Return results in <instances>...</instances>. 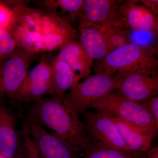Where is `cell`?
I'll list each match as a JSON object with an SVG mask.
<instances>
[{
	"instance_id": "484cf974",
	"label": "cell",
	"mask_w": 158,
	"mask_h": 158,
	"mask_svg": "<svg viewBox=\"0 0 158 158\" xmlns=\"http://www.w3.org/2000/svg\"><path fill=\"white\" fill-rule=\"evenodd\" d=\"M137 2L156 16H158V0H137Z\"/></svg>"
},
{
	"instance_id": "6da1fadb",
	"label": "cell",
	"mask_w": 158,
	"mask_h": 158,
	"mask_svg": "<svg viewBox=\"0 0 158 158\" xmlns=\"http://www.w3.org/2000/svg\"><path fill=\"white\" fill-rule=\"evenodd\" d=\"M12 31L22 49L32 53L52 50L65 40H78V31L56 12L31 9L24 4L12 9Z\"/></svg>"
},
{
	"instance_id": "4fadbf2b",
	"label": "cell",
	"mask_w": 158,
	"mask_h": 158,
	"mask_svg": "<svg viewBox=\"0 0 158 158\" xmlns=\"http://www.w3.org/2000/svg\"><path fill=\"white\" fill-rule=\"evenodd\" d=\"M118 10L125 19L127 29L148 31L158 35V16L137 2V0L122 1Z\"/></svg>"
},
{
	"instance_id": "cb8c5ba5",
	"label": "cell",
	"mask_w": 158,
	"mask_h": 158,
	"mask_svg": "<svg viewBox=\"0 0 158 158\" xmlns=\"http://www.w3.org/2000/svg\"><path fill=\"white\" fill-rule=\"evenodd\" d=\"M13 19L12 9L0 1V29L9 28Z\"/></svg>"
},
{
	"instance_id": "ba28073f",
	"label": "cell",
	"mask_w": 158,
	"mask_h": 158,
	"mask_svg": "<svg viewBox=\"0 0 158 158\" xmlns=\"http://www.w3.org/2000/svg\"><path fill=\"white\" fill-rule=\"evenodd\" d=\"M35 56L22 49L0 62V99L13 100L28 73Z\"/></svg>"
},
{
	"instance_id": "5b68a950",
	"label": "cell",
	"mask_w": 158,
	"mask_h": 158,
	"mask_svg": "<svg viewBox=\"0 0 158 158\" xmlns=\"http://www.w3.org/2000/svg\"><path fill=\"white\" fill-rule=\"evenodd\" d=\"M121 77L118 73L112 75L95 73L77 83L62 99L79 116L82 115L94 102L117 90Z\"/></svg>"
},
{
	"instance_id": "277c9868",
	"label": "cell",
	"mask_w": 158,
	"mask_h": 158,
	"mask_svg": "<svg viewBox=\"0 0 158 158\" xmlns=\"http://www.w3.org/2000/svg\"><path fill=\"white\" fill-rule=\"evenodd\" d=\"M89 109L121 119L155 137L157 135L158 127L143 103L125 98L116 90L94 102Z\"/></svg>"
},
{
	"instance_id": "d4e9b609",
	"label": "cell",
	"mask_w": 158,
	"mask_h": 158,
	"mask_svg": "<svg viewBox=\"0 0 158 158\" xmlns=\"http://www.w3.org/2000/svg\"><path fill=\"white\" fill-rule=\"evenodd\" d=\"M142 103L158 127V96L153 97Z\"/></svg>"
},
{
	"instance_id": "7c38bea8",
	"label": "cell",
	"mask_w": 158,
	"mask_h": 158,
	"mask_svg": "<svg viewBox=\"0 0 158 158\" xmlns=\"http://www.w3.org/2000/svg\"><path fill=\"white\" fill-rule=\"evenodd\" d=\"M16 118L8 106L6 99H0V153L7 158H16L20 138Z\"/></svg>"
},
{
	"instance_id": "7402d4cb",
	"label": "cell",
	"mask_w": 158,
	"mask_h": 158,
	"mask_svg": "<svg viewBox=\"0 0 158 158\" xmlns=\"http://www.w3.org/2000/svg\"><path fill=\"white\" fill-rule=\"evenodd\" d=\"M19 132L20 145L16 158H40L29 135L24 121Z\"/></svg>"
},
{
	"instance_id": "603a6c76",
	"label": "cell",
	"mask_w": 158,
	"mask_h": 158,
	"mask_svg": "<svg viewBox=\"0 0 158 158\" xmlns=\"http://www.w3.org/2000/svg\"><path fill=\"white\" fill-rule=\"evenodd\" d=\"M156 36L157 35L148 31L130 30V42L147 49L156 55L151 48V44L154 37L156 38Z\"/></svg>"
},
{
	"instance_id": "d6986e66",
	"label": "cell",
	"mask_w": 158,
	"mask_h": 158,
	"mask_svg": "<svg viewBox=\"0 0 158 158\" xmlns=\"http://www.w3.org/2000/svg\"><path fill=\"white\" fill-rule=\"evenodd\" d=\"M42 3L46 11L50 12H56V9L60 8L72 18H81L84 14V0H49L43 1Z\"/></svg>"
},
{
	"instance_id": "44dd1931",
	"label": "cell",
	"mask_w": 158,
	"mask_h": 158,
	"mask_svg": "<svg viewBox=\"0 0 158 158\" xmlns=\"http://www.w3.org/2000/svg\"><path fill=\"white\" fill-rule=\"evenodd\" d=\"M130 31L128 29L111 27L103 32L107 44L109 52L130 43Z\"/></svg>"
},
{
	"instance_id": "30bf717a",
	"label": "cell",
	"mask_w": 158,
	"mask_h": 158,
	"mask_svg": "<svg viewBox=\"0 0 158 158\" xmlns=\"http://www.w3.org/2000/svg\"><path fill=\"white\" fill-rule=\"evenodd\" d=\"M46 95H52L50 61H42L29 71L13 100L18 104L33 102Z\"/></svg>"
},
{
	"instance_id": "5bb4252c",
	"label": "cell",
	"mask_w": 158,
	"mask_h": 158,
	"mask_svg": "<svg viewBox=\"0 0 158 158\" xmlns=\"http://www.w3.org/2000/svg\"><path fill=\"white\" fill-rule=\"evenodd\" d=\"M57 56L70 66L80 80H85L90 76L93 67V60L80 41H67L60 48Z\"/></svg>"
},
{
	"instance_id": "52a82bcc",
	"label": "cell",
	"mask_w": 158,
	"mask_h": 158,
	"mask_svg": "<svg viewBox=\"0 0 158 158\" xmlns=\"http://www.w3.org/2000/svg\"><path fill=\"white\" fill-rule=\"evenodd\" d=\"M121 1L84 0V13L79 27H94L102 32L111 27L127 29L125 19L118 10Z\"/></svg>"
},
{
	"instance_id": "7a4b0ae2",
	"label": "cell",
	"mask_w": 158,
	"mask_h": 158,
	"mask_svg": "<svg viewBox=\"0 0 158 158\" xmlns=\"http://www.w3.org/2000/svg\"><path fill=\"white\" fill-rule=\"evenodd\" d=\"M62 98L50 96L31 103L27 119L84 152L89 143L85 122Z\"/></svg>"
},
{
	"instance_id": "9a60e30c",
	"label": "cell",
	"mask_w": 158,
	"mask_h": 158,
	"mask_svg": "<svg viewBox=\"0 0 158 158\" xmlns=\"http://www.w3.org/2000/svg\"><path fill=\"white\" fill-rule=\"evenodd\" d=\"M52 71V95L62 98L77 83L79 77L70 66L57 56L50 60Z\"/></svg>"
},
{
	"instance_id": "83f0119b",
	"label": "cell",
	"mask_w": 158,
	"mask_h": 158,
	"mask_svg": "<svg viewBox=\"0 0 158 158\" xmlns=\"http://www.w3.org/2000/svg\"><path fill=\"white\" fill-rule=\"evenodd\" d=\"M0 158H7L5 156H4L3 155H2V154L0 153Z\"/></svg>"
},
{
	"instance_id": "4316f807",
	"label": "cell",
	"mask_w": 158,
	"mask_h": 158,
	"mask_svg": "<svg viewBox=\"0 0 158 158\" xmlns=\"http://www.w3.org/2000/svg\"><path fill=\"white\" fill-rule=\"evenodd\" d=\"M145 158H158V146L151 148L146 153Z\"/></svg>"
},
{
	"instance_id": "9c48e42d",
	"label": "cell",
	"mask_w": 158,
	"mask_h": 158,
	"mask_svg": "<svg viewBox=\"0 0 158 158\" xmlns=\"http://www.w3.org/2000/svg\"><path fill=\"white\" fill-rule=\"evenodd\" d=\"M28 132L40 158H81L83 152L39 125L26 119Z\"/></svg>"
},
{
	"instance_id": "2e32d148",
	"label": "cell",
	"mask_w": 158,
	"mask_h": 158,
	"mask_svg": "<svg viewBox=\"0 0 158 158\" xmlns=\"http://www.w3.org/2000/svg\"><path fill=\"white\" fill-rule=\"evenodd\" d=\"M112 117L122 137L131 150L135 152L146 153L151 148L154 136L146 134L121 119Z\"/></svg>"
},
{
	"instance_id": "8992f818",
	"label": "cell",
	"mask_w": 158,
	"mask_h": 158,
	"mask_svg": "<svg viewBox=\"0 0 158 158\" xmlns=\"http://www.w3.org/2000/svg\"><path fill=\"white\" fill-rule=\"evenodd\" d=\"M89 143L106 148L135 152L128 147L113 118L101 111H86L82 115ZM137 153V152H135Z\"/></svg>"
},
{
	"instance_id": "ffe728a7",
	"label": "cell",
	"mask_w": 158,
	"mask_h": 158,
	"mask_svg": "<svg viewBox=\"0 0 158 158\" xmlns=\"http://www.w3.org/2000/svg\"><path fill=\"white\" fill-rule=\"evenodd\" d=\"M22 50L13 31L0 29V62L9 59Z\"/></svg>"
},
{
	"instance_id": "ac0fdd59",
	"label": "cell",
	"mask_w": 158,
	"mask_h": 158,
	"mask_svg": "<svg viewBox=\"0 0 158 158\" xmlns=\"http://www.w3.org/2000/svg\"><path fill=\"white\" fill-rule=\"evenodd\" d=\"M146 154L125 152L89 143L81 158H145Z\"/></svg>"
},
{
	"instance_id": "e0dca14e",
	"label": "cell",
	"mask_w": 158,
	"mask_h": 158,
	"mask_svg": "<svg viewBox=\"0 0 158 158\" xmlns=\"http://www.w3.org/2000/svg\"><path fill=\"white\" fill-rule=\"evenodd\" d=\"M80 42L93 60H100L109 53L103 32L94 27H79Z\"/></svg>"
},
{
	"instance_id": "8fae6325",
	"label": "cell",
	"mask_w": 158,
	"mask_h": 158,
	"mask_svg": "<svg viewBox=\"0 0 158 158\" xmlns=\"http://www.w3.org/2000/svg\"><path fill=\"white\" fill-rule=\"evenodd\" d=\"M120 74L121 80L116 90L125 98L141 103L158 96V74Z\"/></svg>"
},
{
	"instance_id": "3957f363",
	"label": "cell",
	"mask_w": 158,
	"mask_h": 158,
	"mask_svg": "<svg viewBox=\"0 0 158 158\" xmlns=\"http://www.w3.org/2000/svg\"><path fill=\"white\" fill-rule=\"evenodd\" d=\"M94 69L95 73L108 75L133 73L157 75L158 60L152 51L130 42L97 61Z\"/></svg>"
}]
</instances>
